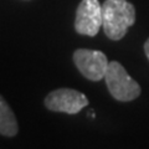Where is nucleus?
<instances>
[{
    "label": "nucleus",
    "instance_id": "nucleus-1",
    "mask_svg": "<svg viewBox=\"0 0 149 149\" xmlns=\"http://www.w3.org/2000/svg\"><path fill=\"white\" fill-rule=\"evenodd\" d=\"M102 16L106 36L118 41L136 22V9L128 0H106L102 4Z\"/></svg>",
    "mask_w": 149,
    "mask_h": 149
},
{
    "label": "nucleus",
    "instance_id": "nucleus-2",
    "mask_svg": "<svg viewBox=\"0 0 149 149\" xmlns=\"http://www.w3.org/2000/svg\"><path fill=\"white\" fill-rule=\"evenodd\" d=\"M104 80L112 97L120 102L136 100L142 92L141 86L129 76L124 67L117 61L108 63Z\"/></svg>",
    "mask_w": 149,
    "mask_h": 149
},
{
    "label": "nucleus",
    "instance_id": "nucleus-3",
    "mask_svg": "<svg viewBox=\"0 0 149 149\" xmlns=\"http://www.w3.org/2000/svg\"><path fill=\"white\" fill-rule=\"evenodd\" d=\"M88 104L87 97L82 92L71 88H58L50 92L45 98L46 108L52 112L76 114Z\"/></svg>",
    "mask_w": 149,
    "mask_h": 149
},
{
    "label": "nucleus",
    "instance_id": "nucleus-4",
    "mask_svg": "<svg viewBox=\"0 0 149 149\" xmlns=\"http://www.w3.org/2000/svg\"><path fill=\"white\" fill-rule=\"evenodd\" d=\"M73 62L83 76L91 81H101L108 67L107 56L102 51L78 49L73 52Z\"/></svg>",
    "mask_w": 149,
    "mask_h": 149
},
{
    "label": "nucleus",
    "instance_id": "nucleus-5",
    "mask_svg": "<svg viewBox=\"0 0 149 149\" xmlns=\"http://www.w3.org/2000/svg\"><path fill=\"white\" fill-rule=\"evenodd\" d=\"M103 25L102 4L98 0H82L76 11L74 29L80 35L96 36Z\"/></svg>",
    "mask_w": 149,
    "mask_h": 149
},
{
    "label": "nucleus",
    "instance_id": "nucleus-6",
    "mask_svg": "<svg viewBox=\"0 0 149 149\" xmlns=\"http://www.w3.org/2000/svg\"><path fill=\"white\" fill-rule=\"evenodd\" d=\"M17 120L6 101L0 96V134L14 137L17 133Z\"/></svg>",
    "mask_w": 149,
    "mask_h": 149
},
{
    "label": "nucleus",
    "instance_id": "nucleus-7",
    "mask_svg": "<svg viewBox=\"0 0 149 149\" xmlns=\"http://www.w3.org/2000/svg\"><path fill=\"white\" fill-rule=\"evenodd\" d=\"M144 52H146L147 58L149 60V39L146 41V44H144Z\"/></svg>",
    "mask_w": 149,
    "mask_h": 149
}]
</instances>
